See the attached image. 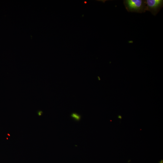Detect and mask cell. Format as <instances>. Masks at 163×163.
I'll return each mask as SVG.
<instances>
[{"instance_id":"cell-1","label":"cell","mask_w":163,"mask_h":163,"mask_svg":"<svg viewBox=\"0 0 163 163\" xmlns=\"http://www.w3.org/2000/svg\"><path fill=\"white\" fill-rule=\"evenodd\" d=\"M123 4L129 12L142 13L146 11L145 1L144 0H124Z\"/></svg>"},{"instance_id":"cell-3","label":"cell","mask_w":163,"mask_h":163,"mask_svg":"<svg viewBox=\"0 0 163 163\" xmlns=\"http://www.w3.org/2000/svg\"><path fill=\"white\" fill-rule=\"evenodd\" d=\"M71 117L74 119L76 121H79L80 120L81 116L76 113H72L71 114Z\"/></svg>"},{"instance_id":"cell-2","label":"cell","mask_w":163,"mask_h":163,"mask_svg":"<svg viewBox=\"0 0 163 163\" xmlns=\"http://www.w3.org/2000/svg\"><path fill=\"white\" fill-rule=\"evenodd\" d=\"M145 1L146 10L150 11L154 16L156 15L163 7L162 0H146Z\"/></svg>"},{"instance_id":"cell-4","label":"cell","mask_w":163,"mask_h":163,"mask_svg":"<svg viewBox=\"0 0 163 163\" xmlns=\"http://www.w3.org/2000/svg\"><path fill=\"white\" fill-rule=\"evenodd\" d=\"M118 118L120 119H121L122 118V117L121 115H119L118 116Z\"/></svg>"},{"instance_id":"cell-5","label":"cell","mask_w":163,"mask_h":163,"mask_svg":"<svg viewBox=\"0 0 163 163\" xmlns=\"http://www.w3.org/2000/svg\"><path fill=\"white\" fill-rule=\"evenodd\" d=\"M98 79L99 80H100V77H99V76H98Z\"/></svg>"}]
</instances>
